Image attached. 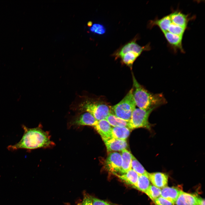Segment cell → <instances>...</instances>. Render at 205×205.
I'll use <instances>...</instances> for the list:
<instances>
[{
	"mask_svg": "<svg viewBox=\"0 0 205 205\" xmlns=\"http://www.w3.org/2000/svg\"><path fill=\"white\" fill-rule=\"evenodd\" d=\"M22 128L24 132L22 138L18 143L8 146L7 148L9 150H30L48 147L52 144L48 134L39 127L29 128L23 125Z\"/></svg>",
	"mask_w": 205,
	"mask_h": 205,
	"instance_id": "6da1fadb",
	"label": "cell"
},
{
	"mask_svg": "<svg viewBox=\"0 0 205 205\" xmlns=\"http://www.w3.org/2000/svg\"><path fill=\"white\" fill-rule=\"evenodd\" d=\"M133 80L134 88L133 98L136 105L139 108L145 110L155 109L166 104V100L162 94H154L149 92L138 83L134 76Z\"/></svg>",
	"mask_w": 205,
	"mask_h": 205,
	"instance_id": "7a4b0ae2",
	"label": "cell"
},
{
	"mask_svg": "<svg viewBox=\"0 0 205 205\" xmlns=\"http://www.w3.org/2000/svg\"><path fill=\"white\" fill-rule=\"evenodd\" d=\"M73 110L80 112H87L98 121L106 119L110 113V107L106 104L83 99L78 96L71 105Z\"/></svg>",
	"mask_w": 205,
	"mask_h": 205,
	"instance_id": "3957f363",
	"label": "cell"
},
{
	"mask_svg": "<svg viewBox=\"0 0 205 205\" xmlns=\"http://www.w3.org/2000/svg\"><path fill=\"white\" fill-rule=\"evenodd\" d=\"M133 90L132 88L119 102L110 107L111 113L122 119L130 120L136 106L133 98Z\"/></svg>",
	"mask_w": 205,
	"mask_h": 205,
	"instance_id": "277c9868",
	"label": "cell"
},
{
	"mask_svg": "<svg viewBox=\"0 0 205 205\" xmlns=\"http://www.w3.org/2000/svg\"><path fill=\"white\" fill-rule=\"evenodd\" d=\"M154 109L145 110L136 108L129 120V129L143 128L151 130L152 125L149 122L148 118Z\"/></svg>",
	"mask_w": 205,
	"mask_h": 205,
	"instance_id": "5b68a950",
	"label": "cell"
},
{
	"mask_svg": "<svg viewBox=\"0 0 205 205\" xmlns=\"http://www.w3.org/2000/svg\"><path fill=\"white\" fill-rule=\"evenodd\" d=\"M138 39L136 36L131 40L118 48L114 53L113 55L116 58H121L126 53L132 51L140 55L143 52L148 51L150 49L149 44L142 46L136 42Z\"/></svg>",
	"mask_w": 205,
	"mask_h": 205,
	"instance_id": "8992f818",
	"label": "cell"
},
{
	"mask_svg": "<svg viewBox=\"0 0 205 205\" xmlns=\"http://www.w3.org/2000/svg\"><path fill=\"white\" fill-rule=\"evenodd\" d=\"M122 164L121 154L116 152L109 153L105 162L106 168L109 171L113 174L120 173Z\"/></svg>",
	"mask_w": 205,
	"mask_h": 205,
	"instance_id": "52a82bcc",
	"label": "cell"
},
{
	"mask_svg": "<svg viewBox=\"0 0 205 205\" xmlns=\"http://www.w3.org/2000/svg\"><path fill=\"white\" fill-rule=\"evenodd\" d=\"M79 114L72 121V125H88L94 127L97 124L98 121L90 113L85 112Z\"/></svg>",
	"mask_w": 205,
	"mask_h": 205,
	"instance_id": "ba28073f",
	"label": "cell"
},
{
	"mask_svg": "<svg viewBox=\"0 0 205 205\" xmlns=\"http://www.w3.org/2000/svg\"><path fill=\"white\" fill-rule=\"evenodd\" d=\"M108 152L114 151H121L126 149L128 145L126 140H121L111 137L103 140Z\"/></svg>",
	"mask_w": 205,
	"mask_h": 205,
	"instance_id": "9c48e42d",
	"label": "cell"
},
{
	"mask_svg": "<svg viewBox=\"0 0 205 205\" xmlns=\"http://www.w3.org/2000/svg\"><path fill=\"white\" fill-rule=\"evenodd\" d=\"M148 177L153 186L160 188L167 186L168 176L166 174L160 172L148 173Z\"/></svg>",
	"mask_w": 205,
	"mask_h": 205,
	"instance_id": "30bf717a",
	"label": "cell"
},
{
	"mask_svg": "<svg viewBox=\"0 0 205 205\" xmlns=\"http://www.w3.org/2000/svg\"><path fill=\"white\" fill-rule=\"evenodd\" d=\"M175 204L176 205H199L198 197L182 191Z\"/></svg>",
	"mask_w": 205,
	"mask_h": 205,
	"instance_id": "8fae6325",
	"label": "cell"
},
{
	"mask_svg": "<svg viewBox=\"0 0 205 205\" xmlns=\"http://www.w3.org/2000/svg\"><path fill=\"white\" fill-rule=\"evenodd\" d=\"M127 184L130 185L136 189L139 175L133 169H131L125 173L118 175L113 174Z\"/></svg>",
	"mask_w": 205,
	"mask_h": 205,
	"instance_id": "7c38bea8",
	"label": "cell"
},
{
	"mask_svg": "<svg viewBox=\"0 0 205 205\" xmlns=\"http://www.w3.org/2000/svg\"><path fill=\"white\" fill-rule=\"evenodd\" d=\"M101 136L102 140L112 137V127L106 119L98 121L97 125L94 127Z\"/></svg>",
	"mask_w": 205,
	"mask_h": 205,
	"instance_id": "4fadbf2b",
	"label": "cell"
},
{
	"mask_svg": "<svg viewBox=\"0 0 205 205\" xmlns=\"http://www.w3.org/2000/svg\"><path fill=\"white\" fill-rule=\"evenodd\" d=\"M181 191L174 187L167 186L161 189L160 196L175 204Z\"/></svg>",
	"mask_w": 205,
	"mask_h": 205,
	"instance_id": "5bb4252c",
	"label": "cell"
},
{
	"mask_svg": "<svg viewBox=\"0 0 205 205\" xmlns=\"http://www.w3.org/2000/svg\"><path fill=\"white\" fill-rule=\"evenodd\" d=\"M163 33L171 46L176 50H179L182 52H184L182 46L183 36L175 35L168 32H166Z\"/></svg>",
	"mask_w": 205,
	"mask_h": 205,
	"instance_id": "9a60e30c",
	"label": "cell"
},
{
	"mask_svg": "<svg viewBox=\"0 0 205 205\" xmlns=\"http://www.w3.org/2000/svg\"><path fill=\"white\" fill-rule=\"evenodd\" d=\"M169 15L173 23L186 28L189 20L188 16L178 11H173Z\"/></svg>",
	"mask_w": 205,
	"mask_h": 205,
	"instance_id": "2e32d148",
	"label": "cell"
},
{
	"mask_svg": "<svg viewBox=\"0 0 205 205\" xmlns=\"http://www.w3.org/2000/svg\"><path fill=\"white\" fill-rule=\"evenodd\" d=\"M122 168L120 173H126L132 169V154L126 149L121 151Z\"/></svg>",
	"mask_w": 205,
	"mask_h": 205,
	"instance_id": "e0dca14e",
	"label": "cell"
},
{
	"mask_svg": "<svg viewBox=\"0 0 205 205\" xmlns=\"http://www.w3.org/2000/svg\"><path fill=\"white\" fill-rule=\"evenodd\" d=\"M171 23L169 15L160 19H155L151 20L149 23L150 27L157 26L159 27L163 33L167 31Z\"/></svg>",
	"mask_w": 205,
	"mask_h": 205,
	"instance_id": "ac0fdd59",
	"label": "cell"
},
{
	"mask_svg": "<svg viewBox=\"0 0 205 205\" xmlns=\"http://www.w3.org/2000/svg\"><path fill=\"white\" fill-rule=\"evenodd\" d=\"M131 130L126 127H113L111 129V137L115 138L126 140L130 135Z\"/></svg>",
	"mask_w": 205,
	"mask_h": 205,
	"instance_id": "d6986e66",
	"label": "cell"
},
{
	"mask_svg": "<svg viewBox=\"0 0 205 205\" xmlns=\"http://www.w3.org/2000/svg\"><path fill=\"white\" fill-rule=\"evenodd\" d=\"M106 119L111 126L114 127H126L129 128V121L119 118L111 113Z\"/></svg>",
	"mask_w": 205,
	"mask_h": 205,
	"instance_id": "ffe728a7",
	"label": "cell"
},
{
	"mask_svg": "<svg viewBox=\"0 0 205 205\" xmlns=\"http://www.w3.org/2000/svg\"><path fill=\"white\" fill-rule=\"evenodd\" d=\"M148 175H139L138 186L136 189L145 193L151 185Z\"/></svg>",
	"mask_w": 205,
	"mask_h": 205,
	"instance_id": "44dd1931",
	"label": "cell"
},
{
	"mask_svg": "<svg viewBox=\"0 0 205 205\" xmlns=\"http://www.w3.org/2000/svg\"><path fill=\"white\" fill-rule=\"evenodd\" d=\"M140 55L135 52L130 51L126 53L120 58L124 63L130 66Z\"/></svg>",
	"mask_w": 205,
	"mask_h": 205,
	"instance_id": "7402d4cb",
	"label": "cell"
},
{
	"mask_svg": "<svg viewBox=\"0 0 205 205\" xmlns=\"http://www.w3.org/2000/svg\"><path fill=\"white\" fill-rule=\"evenodd\" d=\"M132 169L139 175H148V172L145 169L141 164L132 155Z\"/></svg>",
	"mask_w": 205,
	"mask_h": 205,
	"instance_id": "603a6c76",
	"label": "cell"
},
{
	"mask_svg": "<svg viewBox=\"0 0 205 205\" xmlns=\"http://www.w3.org/2000/svg\"><path fill=\"white\" fill-rule=\"evenodd\" d=\"M161 189L153 185H150L145 192L149 198L154 201L161 196Z\"/></svg>",
	"mask_w": 205,
	"mask_h": 205,
	"instance_id": "cb8c5ba5",
	"label": "cell"
},
{
	"mask_svg": "<svg viewBox=\"0 0 205 205\" xmlns=\"http://www.w3.org/2000/svg\"><path fill=\"white\" fill-rule=\"evenodd\" d=\"M186 29L177 25L171 22L167 32H168L175 35L183 36Z\"/></svg>",
	"mask_w": 205,
	"mask_h": 205,
	"instance_id": "d4e9b609",
	"label": "cell"
},
{
	"mask_svg": "<svg viewBox=\"0 0 205 205\" xmlns=\"http://www.w3.org/2000/svg\"><path fill=\"white\" fill-rule=\"evenodd\" d=\"M90 31L98 34H103L106 32V28L103 25L99 23H95L92 25L90 28Z\"/></svg>",
	"mask_w": 205,
	"mask_h": 205,
	"instance_id": "484cf974",
	"label": "cell"
},
{
	"mask_svg": "<svg viewBox=\"0 0 205 205\" xmlns=\"http://www.w3.org/2000/svg\"><path fill=\"white\" fill-rule=\"evenodd\" d=\"M155 205H174V204L160 196L154 201Z\"/></svg>",
	"mask_w": 205,
	"mask_h": 205,
	"instance_id": "4316f807",
	"label": "cell"
},
{
	"mask_svg": "<svg viewBox=\"0 0 205 205\" xmlns=\"http://www.w3.org/2000/svg\"><path fill=\"white\" fill-rule=\"evenodd\" d=\"M91 199L93 205H111L109 203L99 199L93 198Z\"/></svg>",
	"mask_w": 205,
	"mask_h": 205,
	"instance_id": "83f0119b",
	"label": "cell"
},
{
	"mask_svg": "<svg viewBox=\"0 0 205 205\" xmlns=\"http://www.w3.org/2000/svg\"><path fill=\"white\" fill-rule=\"evenodd\" d=\"M82 205H93L91 198L88 197H85L83 199Z\"/></svg>",
	"mask_w": 205,
	"mask_h": 205,
	"instance_id": "f1b7e54d",
	"label": "cell"
},
{
	"mask_svg": "<svg viewBox=\"0 0 205 205\" xmlns=\"http://www.w3.org/2000/svg\"><path fill=\"white\" fill-rule=\"evenodd\" d=\"M198 202L199 205H205V200L201 197H198Z\"/></svg>",
	"mask_w": 205,
	"mask_h": 205,
	"instance_id": "f546056e",
	"label": "cell"
},
{
	"mask_svg": "<svg viewBox=\"0 0 205 205\" xmlns=\"http://www.w3.org/2000/svg\"><path fill=\"white\" fill-rule=\"evenodd\" d=\"M92 22H89L88 23V25L89 26L91 27L92 26Z\"/></svg>",
	"mask_w": 205,
	"mask_h": 205,
	"instance_id": "4dcf8cb0",
	"label": "cell"
},
{
	"mask_svg": "<svg viewBox=\"0 0 205 205\" xmlns=\"http://www.w3.org/2000/svg\"><path fill=\"white\" fill-rule=\"evenodd\" d=\"M77 205H82L81 204H79Z\"/></svg>",
	"mask_w": 205,
	"mask_h": 205,
	"instance_id": "1f68e13d",
	"label": "cell"
}]
</instances>
